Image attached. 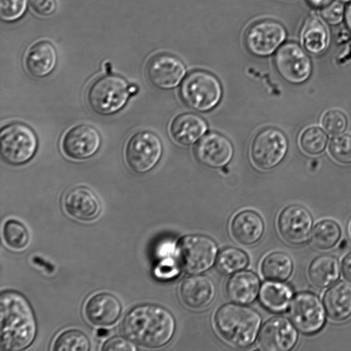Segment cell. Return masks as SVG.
<instances>
[{"label":"cell","mask_w":351,"mask_h":351,"mask_svg":"<svg viewBox=\"0 0 351 351\" xmlns=\"http://www.w3.org/2000/svg\"><path fill=\"white\" fill-rule=\"evenodd\" d=\"M122 306L119 300L113 294L101 292L88 299L84 306L87 320L93 325L108 326L119 318Z\"/></svg>","instance_id":"ffe728a7"},{"label":"cell","mask_w":351,"mask_h":351,"mask_svg":"<svg viewBox=\"0 0 351 351\" xmlns=\"http://www.w3.org/2000/svg\"><path fill=\"white\" fill-rule=\"evenodd\" d=\"M230 230L237 242L250 245L257 243L262 238L265 225L259 214L254 210H245L234 217Z\"/></svg>","instance_id":"603a6c76"},{"label":"cell","mask_w":351,"mask_h":351,"mask_svg":"<svg viewBox=\"0 0 351 351\" xmlns=\"http://www.w3.org/2000/svg\"><path fill=\"white\" fill-rule=\"evenodd\" d=\"M58 62L55 47L49 41L43 40L33 45L25 58V66L28 73L36 78L50 75Z\"/></svg>","instance_id":"7402d4cb"},{"label":"cell","mask_w":351,"mask_h":351,"mask_svg":"<svg viewBox=\"0 0 351 351\" xmlns=\"http://www.w3.org/2000/svg\"><path fill=\"white\" fill-rule=\"evenodd\" d=\"M279 282H265L261 287L259 293L261 304L274 313L285 311L291 302L293 294L288 285Z\"/></svg>","instance_id":"83f0119b"},{"label":"cell","mask_w":351,"mask_h":351,"mask_svg":"<svg viewBox=\"0 0 351 351\" xmlns=\"http://www.w3.org/2000/svg\"><path fill=\"white\" fill-rule=\"evenodd\" d=\"M31 9L38 16H49L56 9V0H29Z\"/></svg>","instance_id":"60d3db41"},{"label":"cell","mask_w":351,"mask_h":351,"mask_svg":"<svg viewBox=\"0 0 351 351\" xmlns=\"http://www.w3.org/2000/svg\"><path fill=\"white\" fill-rule=\"evenodd\" d=\"M345 12L343 3L335 0L322 8L321 14L326 22L335 25L339 24L345 18Z\"/></svg>","instance_id":"74e56055"},{"label":"cell","mask_w":351,"mask_h":351,"mask_svg":"<svg viewBox=\"0 0 351 351\" xmlns=\"http://www.w3.org/2000/svg\"><path fill=\"white\" fill-rule=\"evenodd\" d=\"M214 322L218 333L226 342L246 348L256 339L262 318L256 310L236 303L221 306L215 313Z\"/></svg>","instance_id":"3957f363"},{"label":"cell","mask_w":351,"mask_h":351,"mask_svg":"<svg viewBox=\"0 0 351 351\" xmlns=\"http://www.w3.org/2000/svg\"><path fill=\"white\" fill-rule=\"evenodd\" d=\"M3 237L5 243L14 250L25 247L29 240L27 228L18 220L10 219L3 226Z\"/></svg>","instance_id":"836d02e7"},{"label":"cell","mask_w":351,"mask_h":351,"mask_svg":"<svg viewBox=\"0 0 351 351\" xmlns=\"http://www.w3.org/2000/svg\"><path fill=\"white\" fill-rule=\"evenodd\" d=\"M313 222L312 215L305 207L292 204L280 212L278 228L285 241L293 245H300L307 240Z\"/></svg>","instance_id":"9a60e30c"},{"label":"cell","mask_w":351,"mask_h":351,"mask_svg":"<svg viewBox=\"0 0 351 351\" xmlns=\"http://www.w3.org/2000/svg\"><path fill=\"white\" fill-rule=\"evenodd\" d=\"M345 20L348 28L351 32V3L348 5L346 10Z\"/></svg>","instance_id":"ee69618b"},{"label":"cell","mask_w":351,"mask_h":351,"mask_svg":"<svg viewBox=\"0 0 351 351\" xmlns=\"http://www.w3.org/2000/svg\"><path fill=\"white\" fill-rule=\"evenodd\" d=\"M247 255L243 250L228 247L221 250L216 260V268L224 275L232 274L244 269L248 264Z\"/></svg>","instance_id":"4dcf8cb0"},{"label":"cell","mask_w":351,"mask_h":351,"mask_svg":"<svg viewBox=\"0 0 351 351\" xmlns=\"http://www.w3.org/2000/svg\"><path fill=\"white\" fill-rule=\"evenodd\" d=\"M350 230H351V226H350Z\"/></svg>","instance_id":"7dc6e473"},{"label":"cell","mask_w":351,"mask_h":351,"mask_svg":"<svg viewBox=\"0 0 351 351\" xmlns=\"http://www.w3.org/2000/svg\"><path fill=\"white\" fill-rule=\"evenodd\" d=\"M274 66L280 77L288 83L300 84L305 82L312 73V62L298 44L282 45L274 56Z\"/></svg>","instance_id":"30bf717a"},{"label":"cell","mask_w":351,"mask_h":351,"mask_svg":"<svg viewBox=\"0 0 351 351\" xmlns=\"http://www.w3.org/2000/svg\"><path fill=\"white\" fill-rule=\"evenodd\" d=\"M63 206L71 217L80 221H92L101 213V204L90 188L77 186L70 189L63 199Z\"/></svg>","instance_id":"ac0fdd59"},{"label":"cell","mask_w":351,"mask_h":351,"mask_svg":"<svg viewBox=\"0 0 351 351\" xmlns=\"http://www.w3.org/2000/svg\"><path fill=\"white\" fill-rule=\"evenodd\" d=\"M176 322L166 308L143 304L131 308L125 315L121 329L133 343L149 348H160L173 338Z\"/></svg>","instance_id":"7a4b0ae2"},{"label":"cell","mask_w":351,"mask_h":351,"mask_svg":"<svg viewBox=\"0 0 351 351\" xmlns=\"http://www.w3.org/2000/svg\"><path fill=\"white\" fill-rule=\"evenodd\" d=\"M194 154L201 165L211 169H219L232 160L234 147L224 135L210 132L199 140L194 149Z\"/></svg>","instance_id":"e0dca14e"},{"label":"cell","mask_w":351,"mask_h":351,"mask_svg":"<svg viewBox=\"0 0 351 351\" xmlns=\"http://www.w3.org/2000/svg\"><path fill=\"white\" fill-rule=\"evenodd\" d=\"M298 331L291 322L284 317H274L263 326L258 343L265 351H288L298 341Z\"/></svg>","instance_id":"2e32d148"},{"label":"cell","mask_w":351,"mask_h":351,"mask_svg":"<svg viewBox=\"0 0 351 351\" xmlns=\"http://www.w3.org/2000/svg\"><path fill=\"white\" fill-rule=\"evenodd\" d=\"M179 265L173 260L167 258L162 261L156 267L155 275L162 279H171L179 274Z\"/></svg>","instance_id":"ab89813d"},{"label":"cell","mask_w":351,"mask_h":351,"mask_svg":"<svg viewBox=\"0 0 351 351\" xmlns=\"http://www.w3.org/2000/svg\"><path fill=\"white\" fill-rule=\"evenodd\" d=\"M37 322L28 300L21 293L7 290L0 296V348L20 351L27 348L37 334Z\"/></svg>","instance_id":"6da1fadb"},{"label":"cell","mask_w":351,"mask_h":351,"mask_svg":"<svg viewBox=\"0 0 351 351\" xmlns=\"http://www.w3.org/2000/svg\"><path fill=\"white\" fill-rule=\"evenodd\" d=\"M108 333V331L105 329H100L97 331V335L99 337H104L106 336Z\"/></svg>","instance_id":"f6af8a7d"},{"label":"cell","mask_w":351,"mask_h":351,"mask_svg":"<svg viewBox=\"0 0 351 351\" xmlns=\"http://www.w3.org/2000/svg\"><path fill=\"white\" fill-rule=\"evenodd\" d=\"M134 343L128 338L113 337L104 342L101 350L105 351H134L136 350V347Z\"/></svg>","instance_id":"f35d334b"},{"label":"cell","mask_w":351,"mask_h":351,"mask_svg":"<svg viewBox=\"0 0 351 351\" xmlns=\"http://www.w3.org/2000/svg\"><path fill=\"white\" fill-rule=\"evenodd\" d=\"M300 41L304 49L310 53L319 55L326 50L330 36L322 19L312 16L306 21L301 32Z\"/></svg>","instance_id":"484cf974"},{"label":"cell","mask_w":351,"mask_h":351,"mask_svg":"<svg viewBox=\"0 0 351 351\" xmlns=\"http://www.w3.org/2000/svg\"><path fill=\"white\" fill-rule=\"evenodd\" d=\"M182 102L198 112H208L220 102L223 88L218 78L210 72L196 70L184 79L180 89Z\"/></svg>","instance_id":"5b68a950"},{"label":"cell","mask_w":351,"mask_h":351,"mask_svg":"<svg viewBox=\"0 0 351 351\" xmlns=\"http://www.w3.org/2000/svg\"><path fill=\"white\" fill-rule=\"evenodd\" d=\"M300 145L307 154L317 155L323 152L328 143V136L318 126H311L301 134Z\"/></svg>","instance_id":"d6a6232c"},{"label":"cell","mask_w":351,"mask_h":351,"mask_svg":"<svg viewBox=\"0 0 351 351\" xmlns=\"http://www.w3.org/2000/svg\"><path fill=\"white\" fill-rule=\"evenodd\" d=\"M289 315L293 324L305 334H314L326 321L325 311L319 298L310 292H302L293 299Z\"/></svg>","instance_id":"4fadbf2b"},{"label":"cell","mask_w":351,"mask_h":351,"mask_svg":"<svg viewBox=\"0 0 351 351\" xmlns=\"http://www.w3.org/2000/svg\"><path fill=\"white\" fill-rule=\"evenodd\" d=\"M341 269L345 278L351 282V252H350L343 259Z\"/></svg>","instance_id":"b9f144b4"},{"label":"cell","mask_w":351,"mask_h":351,"mask_svg":"<svg viewBox=\"0 0 351 351\" xmlns=\"http://www.w3.org/2000/svg\"><path fill=\"white\" fill-rule=\"evenodd\" d=\"M332 0H308V3L315 8H322Z\"/></svg>","instance_id":"7bdbcfd3"},{"label":"cell","mask_w":351,"mask_h":351,"mask_svg":"<svg viewBox=\"0 0 351 351\" xmlns=\"http://www.w3.org/2000/svg\"><path fill=\"white\" fill-rule=\"evenodd\" d=\"M340 267L337 258L324 254L310 263L308 276L311 283L317 288H325L333 284L339 277Z\"/></svg>","instance_id":"4316f807"},{"label":"cell","mask_w":351,"mask_h":351,"mask_svg":"<svg viewBox=\"0 0 351 351\" xmlns=\"http://www.w3.org/2000/svg\"><path fill=\"white\" fill-rule=\"evenodd\" d=\"M52 350L54 351H88L90 350V341L81 330L69 329L57 337Z\"/></svg>","instance_id":"1f68e13d"},{"label":"cell","mask_w":351,"mask_h":351,"mask_svg":"<svg viewBox=\"0 0 351 351\" xmlns=\"http://www.w3.org/2000/svg\"><path fill=\"white\" fill-rule=\"evenodd\" d=\"M179 293L186 306L200 309L213 302L216 295V286L213 279L207 276H191L181 282Z\"/></svg>","instance_id":"d6986e66"},{"label":"cell","mask_w":351,"mask_h":351,"mask_svg":"<svg viewBox=\"0 0 351 351\" xmlns=\"http://www.w3.org/2000/svg\"><path fill=\"white\" fill-rule=\"evenodd\" d=\"M38 146L34 130L21 122H12L3 126L0 132V153L8 165L20 166L30 161Z\"/></svg>","instance_id":"8992f818"},{"label":"cell","mask_w":351,"mask_h":351,"mask_svg":"<svg viewBox=\"0 0 351 351\" xmlns=\"http://www.w3.org/2000/svg\"><path fill=\"white\" fill-rule=\"evenodd\" d=\"M259 278L252 271L235 272L227 281L226 292L228 298L239 304L252 303L260 292Z\"/></svg>","instance_id":"cb8c5ba5"},{"label":"cell","mask_w":351,"mask_h":351,"mask_svg":"<svg viewBox=\"0 0 351 351\" xmlns=\"http://www.w3.org/2000/svg\"><path fill=\"white\" fill-rule=\"evenodd\" d=\"M27 0H0L1 19L14 21L21 18L27 8Z\"/></svg>","instance_id":"8d00e7d4"},{"label":"cell","mask_w":351,"mask_h":351,"mask_svg":"<svg viewBox=\"0 0 351 351\" xmlns=\"http://www.w3.org/2000/svg\"><path fill=\"white\" fill-rule=\"evenodd\" d=\"M322 125L324 130L330 135H340L347 128L348 120L340 110L332 109L327 110L322 117Z\"/></svg>","instance_id":"d590c367"},{"label":"cell","mask_w":351,"mask_h":351,"mask_svg":"<svg viewBox=\"0 0 351 351\" xmlns=\"http://www.w3.org/2000/svg\"><path fill=\"white\" fill-rule=\"evenodd\" d=\"M341 230L335 221L324 219L317 223L312 230L311 242L317 249L328 250L339 241Z\"/></svg>","instance_id":"f546056e"},{"label":"cell","mask_w":351,"mask_h":351,"mask_svg":"<svg viewBox=\"0 0 351 351\" xmlns=\"http://www.w3.org/2000/svg\"><path fill=\"white\" fill-rule=\"evenodd\" d=\"M101 145V136L92 125L81 123L69 129L64 134L61 148L70 159L82 160L97 154Z\"/></svg>","instance_id":"5bb4252c"},{"label":"cell","mask_w":351,"mask_h":351,"mask_svg":"<svg viewBox=\"0 0 351 351\" xmlns=\"http://www.w3.org/2000/svg\"><path fill=\"white\" fill-rule=\"evenodd\" d=\"M136 86H132L122 76L107 74L97 77L88 86L86 99L88 107L101 116L112 115L121 110Z\"/></svg>","instance_id":"277c9868"},{"label":"cell","mask_w":351,"mask_h":351,"mask_svg":"<svg viewBox=\"0 0 351 351\" xmlns=\"http://www.w3.org/2000/svg\"><path fill=\"white\" fill-rule=\"evenodd\" d=\"M342 3H349L351 2V0H338Z\"/></svg>","instance_id":"bcb514c9"},{"label":"cell","mask_w":351,"mask_h":351,"mask_svg":"<svg viewBox=\"0 0 351 351\" xmlns=\"http://www.w3.org/2000/svg\"><path fill=\"white\" fill-rule=\"evenodd\" d=\"M330 156L341 164H351V135L343 134L334 137L329 144Z\"/></svg>","instance_id":"e575fe53"},{"label":"cell","mask_w":351,"mask_h":351,"mask_svg":"<svg viewBox=\"0 0 351 351\" xmlns=\"http://www.w3.org/2000/svg\"><path fill=\"white\" fill-rule=\"evenodd\" d=\"M184 63L169 53H157L146 63L145 73L148 82L155 88L169 90L176 87L186 75Z\"/></svg>","instance_id":"7c38bea8"},{"label":"cell","mask_w":351,"mask_h":351,"mask_svg":"<svg viewBox=\"0 0 351 351\" xmlns=\"http://www.w3.org/2000/svg\"><path fill=\"white\" fill-rule=\"evenodd\" d=\"M160 136L151 130H140L130 136L125 146L124 156L128 167L135 173L152 171L163 154Z\"/></svg>","instance_id":"ba28073f"},{"label":"cell","mask_w":351,"mask_h":351,"mask_svg":"<svg viewBox=\"0 0 351 351\" xmlns=\"http://www.w3.org/2000/svg\"><path fill=\"white\" fill-rule=\"evenodd\" d=\"M218 246L210 237L202 234H188L176 245V255L179 266L191 274L208 271L215 264Z\"/></svg>","instance_id":"52a82bcc"},{"label":"cell","mask_w":351,"mask_h":351,"mask_svg":"<svg viewBox=\"0 0 351 351\" xmlns=\"http://www.w3.org/2000/svg\"><path fill=\"white\" fill-rule=\"evenodd\" d=\"M208 130L206 121L199 115L184 112L176 116L171 122L169 132L177 143L189 146L201 139Z\"/></svg>","instance_id":"44dd1931"},{"label":"cell","mask_w":351,"mask_h":351,"mask_svg":"<svg viewBox=\"0 0 351 351\" xmlns=\"http://www.w3.org/2000/svg\"><path fill=\"white\" fill-rule=\"evenodd\" d=\"M287 37L285 27L278 21L264 19L256 21L247 29L244 43L248 51L258 57H267L283 44Z\"/></svg>","instance_id":"8fae6325"},{"label":"cell","mask_w":351,"mask_h":351,"mask_svg":"<svg viewBox=\"0 0 351 351\" xmlns=\"http://www.w3.org/2000/svg\"><path fill=\"white\" fill-rule=\"evenodd\" d=\"M289 143L278 128L266 127L256 133L250 146V156L260 170L268 171L279 165L285 158Z\"/></svg>","instance_id":"9c48e42d"},{"label":"cell","mask_w":351,"mask_h":351,"mask_svg":"<svg viewBox=\"0 0 351 351\" xmlns=\"http://www.w3.org/2000/svg\"><path fill=\"white\" fill-rule=\"evenodd\" d=\"M293 261L289 254L283 252H274L263 260L261 270L263 276L270 280L284 281L293 271Z\"/></svg>","instance_id":"f1b7e54d"},{"label":"cell","mask_w":351,"mask_h":351,"mask_svg":"<svg viewBox=\"0 0 351 351\" xmlns=\"http://www.w3.org/2000/svg\"><path fill=\"white\" fill-rule=\"evenodd\" d=\"M324 303L328 317L342 322L351 316V285L339 282L328 289L324 296Z\"/></svg>","instance_id":"d4e9b609"}]
</instances>
